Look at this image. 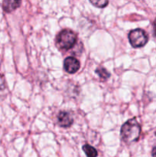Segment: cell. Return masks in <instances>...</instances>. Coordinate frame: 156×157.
I'll list each match as a JSON object with an SVG mask.
<instances>
[{"label": "cell", "mask_w": 156, "mask_h": 157, "mask_svg": "<svg viewBox=\"0 0 156 157\" xmlns=\"http://www.w3.org/2000/svg\"><path fill=\"white\" fill-rule=\"evenodd\" d=\"M21 4V0H4L2 7L6 12H11L18 9Z\"/></svg>", "instance_id": "8992f818"}, {"label": "cell", "mask_w": 156, "mask_h": 157, "mask_svg": "<svg viewBox=\"0 0 156 157\" xmlns=\"http://www.w3.org/2000/svg\"><path fill=\"white\" fill-rule=\"evenodd\" d=\"M58 124L61 127L67 128V127H70L72 125V124L73 122V120L71 114L69 113L68 112L61 111L58 115Z\"/></svg>", "instance_id": "5b68a950"}, {"label": "cell", "mask_w": 156, "mask_h": 157, "mask_svg": "<svg viewBox=\"0 0 156 157\" xmlns=\"http://www.w3.org/2000/svg\"><path fill=\"white\" fill-rule=\"evenodd\" d=\"M151 155H152V157H156V146L153 148L152 152H151Z\"/></svg>", "instance_id": "8fae6325"}, {"label": "cell", "mask_w": 156, "mask_h": 157, "mask_svg": "<svg viewBox=\"0 0 156 157\" xmlns=\"http://www.w3.org/2000/svg\"><path fill=\"white\" fill-rule=\"evenodd\" d=\"M155 135H156V131H155Z\"/></svg>", "instance_id": "4fadbf2b"}, {"label": "cell", "mask_w": 156, "mask_h": 157, "mask_svg": "<svg viewBox=\"0 0 156 157\" xmlns=\"http://www.w3.org/2000/svg\"><path fill=\"white\" fill-rule=\"evenodd\" d=\"M90 2L97 8L106 7L109 3V0H90Z\"/></svg>", "instance_id": "9c48e42d"}, {"label": "cell", "mask_w": 156, "mask_h": 157, "mask_svg": "<svg viewBox=\"0 0 156 157\" xmlns=\"http://www.w3.org/2000/svg\"><path fill=\"white\" fill-rule=\"evenodd\" d=\"M64 69L69 74H74L79 70L80 62L73 57H67L64 62Z\"/></svg>", "instance_id": "277c9868"}, {"label": "cell", "mask_w": 156, "mask_h": 157, "mask_svg": "<svg viewBox=\"0 0 156 157\" xmlns=\"http://www.w3.org/2000/svg\"><path fill=\"white\" fill-rule=\"evenodd\" d=\"M128 40L133 48H141L146 44L148 37L145 31L141 29H136L129 32Z\"/></svg>", "instance_id": "3957f363"}, {"label": "cell", "mask_w": 156, "mask_h": 157, "mask_svg": "<svg viewBox=\"0 0 156 157\" xmlns=\"http://www.w3.org/2000/svg\"><path fill=\"white\" fill-rule=\"evenodd\" d=\"M76 35L72 31L64 29L58 34L57 37V44L60 48L68 50L75 44L76 41Z\"/></svg>", "instance_id": "7a4b0ae2"}, {"label": "cell", "mask_w": 156, "mask_h": 157, "mask_svg": "<svg viewBox=\"0 0 156 157\" xmlns=\"http://www.w3.org/2000/svg\"><path fill=\"white\" fill-rule=\"evenodd\" d=\"M120 133L121 137L125 144H132L139 140L141 127L136 119H131L122 125Z\"/></svg>", "instance_id": "6da1fadb"}, {"label": "cell", "mask_w": 156, "mask_h": 157, "mask_svg": "<svg viewBox=\"0 0 156 157\" xmlns=\"http://www.w3.org/2000/svg\"><path fill=\"white\" fill-rule=\"evenodd\" d=\"M83 150L87 157H97L98 153L96 150L89 144H85L83 147Z\"/></svg>", "instance_id": "52a82bcc"}, {"label": "cell", "mask_w": 156, "mask_h": 157, "mask_svg": "<svg viewBox=\"0 0 156 157\" xmlns=\"http://www.w3.org/2000/svg\"><path fill=\"white\" fill-rule=\"evenodd\" d=\"M153 26H154V35L156 36V18L154 21V24H153Z\"/></svg>", "instance_id": "7c38bea8"}, {"label": "cell", "mask_w": 156, "mask_h": 157, "mask_svg": "<svg viewBox=\"0 0 156 157\" xmlns=\"http://www.w3.org/2000/svg\"><path fill=\"white\" fill-rule=\"evenodd\" d=\"M6 87V81H5L4 77L0 75V94L4 91Z\"/></svg>", "instance_id": "30bf717a"}, {"label": "cell", "mask_w": 156, "mask_h": 157, "mask_svg": "<svg viewBox=\"0 0 156 157\" xmlns=\"http://www.w3.org/2000/svg\"><path fill=\"white\" fill-rule=\"evenodd\" d=\"M96 73L99 75V77L102 81H106V80H107L110 77V74L104 67H98L96 70Z\"/></svg>", "instance_id": "ba28073f"}]
</instances>
